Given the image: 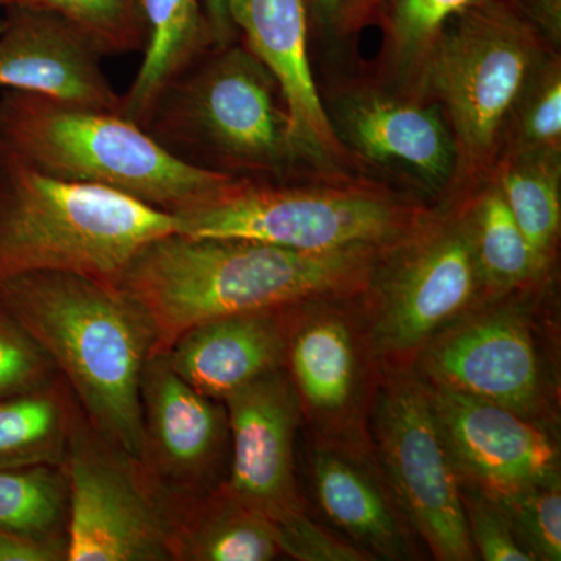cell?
<instances>
[{
  "mask_svg": "<svg viewBox=\"0 0 561 561\" xmlns=\"http://www.w3.org/2000/svg\"><path fill=\"white\" fill-rule=\"evenodd\" d=\"M140 405V461L165 496L191 500L219 489L230 438L224 402L195 390L161 354L144 368Z\"/></svg>",
  "mask_w": 561,
  "mask_h": 561,
  "instance_id": "obj_11",
  "label": "cell"
},
{
  "mask_svg": "<svg viewBox=\"0 0 561 561\" xmlns=\"http://www.w3.org/2000/svg\"><path fill=\"white\" fill-rule=\"evenodd\" d=\"M9 5L60 14L87 33L102 55L128 54L146 43L139 0H7Z\"/></svg>",
  "mask_w": 561,
  "mask_h": 561,
  "instance_id": "obj_29",
  "label": "cell"
},
{
  "mask_svg": "<svg viewBox=\"0 0 561 561\" xmlns=\"http://www.w3.org/2000/svg\"><path fill=\"white\" fill-rule=\"evenodd\" d=\"M427 213L367 181L236 179L198 208L175 217L176 232L192 238L243 239L284 249H386Z\"/></svg>",
  "mask_w": 561,
  "mask_h": 561,
  "instance_id": "obj_7",
  "label": "cell"
},
{
  "mask_svg": "<svg viewBox=\"0 0 561 561\" xmlns=\"http://www.w3.org/2000/svg\"><path fill=\"white\" fill-rule=\"evenodd\" d=\"M208 21L214 47H227L238 38V28L232 22L230 0H202Z\"/></svg>",
  "mask_w": 561,
  "mask_h": 561,
  "instance_id": "obj_36",
  "label": "cell"
},
{
  "mask_svg": "<svg viewBox=\"0 0 561 561\" xmlns=\"http://www.w3.org/2000/svg\"><path fill=\"white\" fill-rule=\"evenodd\" d=\"M482 0H382V58L391 83L411 90L421 62L448 22Z\"/></svg>",
  "mask_w": 561,
  "mask_h": 561,
  "instance_id": "obj_27",
  "label": "cell"
},
{
  "mask_svg": "<svg viewBox=\"0 0 561 561\" xmlns=\"http://www.w3.org/2000/svg\"><path fill=\"white\" fill-rule=\"evenodd\" d=\"M379 451L394 501L435 559H476L461 482L443 442L426 383L398 376L383 390L376 416Z\"/></svg>",
  "mask_w": 561,
  "mask_h": 561,
  "instance_id": "obj_10",
  "label": "cell"
},
{
  "mask_svg": "<svg viewBox=\"0 0 561 561\" xmlns=\"http://www.w3.org/2000/svg\"><path fill=\"white\" fill-rule=\"evenodd\" d=\"M371 337L386 356L423 350L485 295L457 208L427 210L379 254L364 289Z\"/></svg>",
  "mask_w": 561,
  "mask_h": 561,
  "instance_id": "obj_8",
  "label": "cell"
},
{
  "mask_svg": "<svg viewBox=\"0 0 561 561\" xmlns=\"http://www.w3.org/2000/svg\"><path fill=\"white\" fill-rule=\"evenodd\" d=\"M171 501L173 561H271L283 553L273 524L221 486Z\"/></svg>",
  "mask_w": 561,
  "mask_h": 561,
  "instance_id": "obj_22",
  "label": "cell"
},
{
  "mask_svg": "<svg viewBox=\"0 0 561 561\" xmlns=\"http://www.w3.org/2000/svg\"><path fill=\"white\" fill-rule=\"evenodd\" d=\"M146 28L138 73L122 95V116L144 128L165 88L214 49L202 0H139Z\"/></svg>",
  "mask_w": 561,
  "mask_h": 561,
  "instance_id": "obj_21",
  "label": "cell"
},
{
  "mask_svg": "<svg viewBox=\"0 0 561 561\" xmlns=\"http://www.w3.org/2000/svg\"><path fill=\"white\" fill-rule=\"evenodd\" d=\"M0 7H7V0H0Z\"/></svg>",
  "mask_w": 561,
  "mask_h": 561,
  "instance_id": "obj_39",
  "label": "cell"
},
{
  "mask_svg": "<svg viewBox=\"0 0 561 561\" xmlns=\"http://www.w3.org/2000/svg\"><path fill=\"white\" fill-rule=\"evenodd\" d=\"M463 191L456 208L470 238L485 295L511 294L540 280L549 264L524 238L494 184L485 180Z\"/></svg>",
  "mask_w": 561,
  "mask_h": 561,
  "instance_id": "obj_23",
  "label": "cell"
},
{
  "mask_svg": "<svg viewBox=\"0 0 561 561\" xmlns=\"http://www.w3.org/2000/svg\"><path fill=\"white\" fill-rule=\"evenodd\" d=\"M232 22L275 77L302 168L324 180H351L356 158L341 142L311 69L305 0H230Z\"/></svg>",
  "mask_w": 561,
  "mask_h": 561,
  "instance_id": "obj_12",
  "label": "cell"
},
{
  "mask_svg": "<svg viewBox=\"0 0 561 561\" xmlns=\"http://www.w3.org/2000/svg\"><path fill=\"white\" fill-rule=\"evenodd\" d=\"M381 5L382 0H346L339 31L345 33L359 31L379 16Z\"/></svg>",
  "mask_w": 561,
  "mask_h": 561,
  "instance_id": "obj_37",
  "label": "cell"
},
{
  "mask_svg": "<svg viewBox=\"0 0 561 561\" xmlns=\"http://www.w3.org/2000/svg\"><path fill=\"white\" fill-rule=\"evenodd\" d=\"M328 116L354 158L400 168L430 192L456 186V142L434 103L354 87L337 95Z\"/></svg>",
  "mask_w": 561,
  "mask_h": 561,
  "instance_id": "obj_16",
  "label": "cell"
},
{
  "mask_svg": "<svg viewBox=\"0 0 561 561\" xmlns=\"http://www.w3.org/2000/svg\"><path fill=\"white\" fill-rule=\"evenodd\" d=\"M461 501L476 556L486 561H535L500 501L467 483H461Z\"/></svg>",
  "mask_w": 561,
  "mask_h": 561,
  "instance_id": "obj_32",
  "label": "cell"
},
{
  "mask_svg": "<svg viewBox=\"0 0 561 561\" xmlns=\"http://www.w3.org/2000/svg\"><path fill=\"white\" fill-rule=\"evenodd\" d=\"M68 526L62 465L0 468V529L68 542Z\"/></svg>",
  "mask_w": 561,
  "mask_h": 561,
  "instance_id": "obj_26",
  "label": "cell"
},
{
  "mask_svg": "<svg viewBox=\"0 0 561 561\" xmlns=\"http://www.w3.org/2000/svg\"><path fill=\"white\" fill-rule=\"evenodd\" d=\"M556 49L561 41V0H513Z\"/></svg>",
  "mask_w": 561,
  "mask_h": 561,
  "instance_id": "obj_35",
  "label": "cell"
},
{
  "mask_svg": "<svg viewBox=\"0 0 561 561\" xmlns=\"http://www.w3.org/2000/svg\"><path fill=\"white\" fill-rule=\"evenodd\" d=\"M102 51L54 11L9 5L0 24V90L121 113L122 95L101 66Z\"/></svg>",
  "mask_w": 561,
  "mask_h": 561,
  "instance_id": "obj_17",
  "label": "cell"
},
{
  "mask_svg": "<svg viewBox=\"0 0 561 561\" xmlns=\"http://www.w3.org/2000/svg\"><path fill=\"white\" fill-rule=\"evenodd\" d=\"M79 411L61 375L0 400V468L62 465Z\"/></svg>",
  "mask_w": 561,
  "mask_h": 561,
  "instance_id": "obj_24",
  "label": "cell"
},
{
  "mask_svg": "<svg viewBox=\"0 0 561 561\" xmlns=\"http://www.w3.org/2000/svg\"><path fill=\"white\" fill-rule=\"evenodd\" d=\"M382 250L301 251L172 232L138 250L117 287L146 312L154 357L206 321L360 294Z\"/></svg>",
  "mask_w": 561,
  "mask_h": 561,
  "instance_id": "obj_1",
  "label": "cell"
},
{
  "mask_svg": "<svg viewBox=\"0 0 561 561\" xmlns=\"http://www.w3.org/2000/svg\"><path fill=\"white\" fill-rule=\"evenodd\" d=\"M519 541L535 560H561L560 478L537 483L501 500Z\"/></svg>",
  "mask_w": 561,
  "mask_h": 561,
  "instance_id": "obj_30",
  "label": "cell"
},
{
  "mask_svg": "<svg viewBox=\"0 0 561 561\" xmlns=\"http://www.w3.org/2000/svg\"><path fill=\"white\" fill-rule=\"evenodd\" d=\"M460 482L501 501L559 476L552 442L512 409L424 382Z\"/></svg>",
  "mask_w": 561,
  "mask_h": 561,
  "instance_id": "obj_14",
  "label": "cell"
},
{
  "mask_svg": "<svg viewBox=\"0 0 561 561\" xmlns=\"http://www.w3.org/2000/svg\"><path fill=\"white\" fill-rule=\"evenodd\" d=\"M58 375L43 346L0 306V400L38 389Z\"/></svg>",
  "mask_w": 561,
  "mask_h": 561,
  "instance_id": "obj_31",
  "label": "cell"
},
{
  "mask_svg": "<svg viewBox=\"0 0 561 561\" xmlns=\"http://www.w3.org/2000/svg\"><path fill=\"white\" fill-rule=\"evenodd\" d=\"M312 483L328 518L362 552L387 560L411 559L404 523L386 491L362 465L332 449H317Z\"/></svg>",
  "mask_w": 561,
  "mask_h": 561,
  "instance_id": "obj_19",
  "label": "cell"
},
{
  "mask_svg": "<svg viewBox=\"0 0 561 561\" xmlns=\"http://www.w3.org/2000/svg\"><path fill=\"white\" fill-rule=\"evenodd\" d=\"M301 306L291 321L286 370L300 405L321 419H332L342 415L356 397V341L339 313L306 312L300 317Z\"/></svg>",
  "mask_w": 561,
  "mask_h": 561,
  "instance_id": "obj_20",
  "label": "cell"
},
{
  "mask_svg": "<svg viewBox=\"0 0 561 561\" xmlns=\"http://www.w3.org/2000/svg\"><path fill=\"white\" fill-rule=\"evenodd\" d=\"M306 10L311 11L312 20L323 28H341L342 13L346 0H305Z\"/></svg>",
  "mask_w": 561,
  "mask_h": 561,
  "instance_id": "obj_38",
  "label": "cell"
},
{
  "mask_svg": "<svg viewBox=\"0 0 561 561\" xmlns=\"http://www.w3.org/2000/svg\"><path fill=\"white\" fill-rule=\"evenodd\" d=\"M553 50L513 0H482L448 22L408 95L438 103L456 142V186L489 179L513 108Z\"/></svg>",
  "mask_w": 561,
  "mask_h": 561,
  "instance_id": "obj_6",
  "label": "cell"
},
{
  "mask_svg": "<svg viewBox=\"0 0 561 561\" xmlns=\"http://www.w3.org/2000/svg\"><path fill=\"white\" fill-rule=\"evenodd\" d=\"M298 306L206 321L181 335L165 357L195 390L224 401L254 379L286 368L287 343Z\"/></svg>",
  "mask_w": 561,
  "mask_h": 561,
  "instance_id": "obj_18",
  "label": "cell"
},
{
  "mask_svg": "<svg viewBox=\"0 0 561 561\" xmlns=\"http://www.w3.org/2000/svg\"><path fill=\"white\" fill-rule=\"evenodd\" d=\"M0 561H68V542L0 529Z\"/></svg>",
  "mask_w": 561,
  "mask_h": 561,
  "instance_id": "obj_34",
  "label": "cell"
},
{
  "mask_svg": "<svg viewBox=\"0 0 561 561\" xmlns=\"http://www.w3.org/2000/svg\"><path fill=\"white\" fill-rule=\"evenodd\" d=\"M427 381L496 402L519 415L538 408L540 362L529 324L513 308H494L449 324L423 348Z\"/></svg>",
  "mask_w": 561,
  "mask_h": 561,
  "instance_id": "obj_15",
  "label": "cell"
},
{
  "mask_svg": "<svg viewBox=\"0 0 561 561\" xmlns=\"http://www.w3.org/2000/svg\"><path fill=\"white\" fill-rule=\"evenodd\" d=\"M280 552L301 561H362L370 557L321 529L306 512L273 524Z\"/></svg>",
  "mask_w": 561,
  "mask_h": 561,
  "instance_id": "obj_33",
  "label": "cell"
},
{
  "mask_svg": "<svg viewBox=\"0 0 561 561\" xmlns=\"http://www.w3.org/2000/svg\"><path fill=\"white\" fill-rule=\"evenodd\" d=\"M531 249L551 262L561 227V157L500 154L489 179Z\"/></svg>",
  "mask_w": 561,
  "mask_h": 561,
  "instance_id": "obj_25",
  "label": "cell"
},
{
  "mask_svg": "<svg viewBox=\"0 0 561 561\" xmlns=\"http://www.w3.org/2000/svg\"><path fill=\"white\" fill-rule=\"evenodd\" d=\"M561 157V61L551 51L516 103L501 153Z\"/></svg>",
  "mask_w": 561,
  "mask_h": 561,
  "instance_id": "obj_28",
  "label": "cell"
},
{
  "mask_svg": "<svg viewBox=\"0 0 561 561\" xmlns=\"http://www.w3.org/2000/svg\"><path fill=\"white\" fill-rule=\"evenodd\" d=\"M144 130L179 160L236 179L287 181L302 168L275 77L236 43L176 77Z\"/></svg>",
  "mask_w": 561,
  "mask_h": 561,
  "instance_id": "obj_5",
  "label": "cell"
},
{
  "mask_svg": "<svg viewBox=\"0 0 561 561\" xmlns=\"http://www.w3.org/2000/svg\"><path fill=\"white\" fill-rule=\"evenodd\" d=\"M221 402L231 438L230 472L221 489L272 524L305 512L294 463L301 405L286 368L254 379Z\"/></svg>",
  "mask_w": 561,
  "mask_h": 561,
  "instance_id": "obj_13",
  "label": "cell"
},
{
  "mask_svg": "<svg viewBox=\"0 0 561 561\" xmlns=\"http://www.w3.org/2000/svg\"><path fill=\"white\" fill-rule=\"evenodd\" d=\"M172 232V214L49 175L0 139V283L66 272L117 286L138 250Z\"/></svg>",
  "mask_w": 561,
  "mask_h": 561,
  "instance_id": "obj_3",
  "label": "cell"
},
{
  "mask_svg": "<svg viewBox=\"0 0 561 561\" xmlns=\"http://www.w3.org/2000/svg\"><path fill=\"white\" fill-rule=\"evenodd\" d=\"M68 561H173V508L138 457L80 411L62 460Z\"/></svg>",
  "mask_w": 561,
  "mask_h": 561,
  "instance_id": "obj_9",
  "label": "cell"
},
{
  "mask_svg": "<svg viewBox=\"0 0 561 561\" xmlns=\"http://www.w3.org/2000/svg\"><path fill=\"white\" fill-rule=\"evenodd\" d=\"M0 306L43 346L98 431L140 459V379L154 334L138 302L113 284L38 272L0 283Z\"/></svg>",
  "mask_w": 561,
  "mask_h": 561,
  "instance_id": "obj_2",
  "label": "cell"
},
{
  "mask_svg": "<svg viewBox=\"0 0 561 561\" xmlns=\"http://www.w3.org/2000/svg\"><path fill=\"white\" fill-rule=\"evenodd\" d=\"M0 139L49 175L121 192L172 216L205 205L236 180L179 160L121 113L32 92H2Z\"/></svg>",
  "mask_w": 561,
  "mask_h": 561,
  "instance_id": "obj_4",
  "label": "cell"
}]
</instances>
